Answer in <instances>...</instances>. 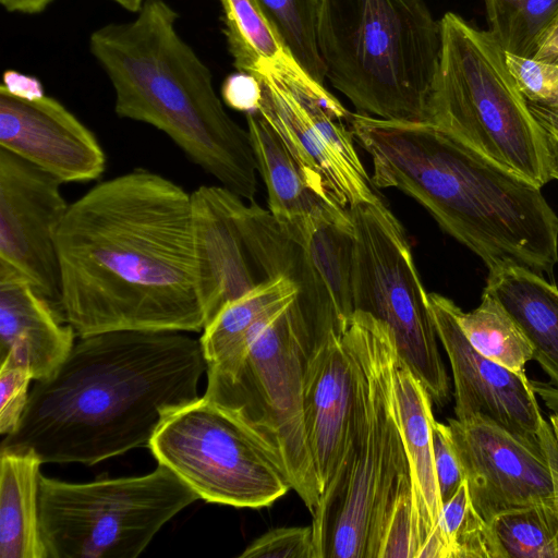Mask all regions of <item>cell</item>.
Returning a JSON list of instances; mask_svg holds the SVG:
<instances>
[{
	"instance_id": "836d02e7",
	"label": "cell",
	"mask_w": 558,
	"mask_h": 558,
	"mask_svg": "<svg viewBox=\"0 0 558 558\" xmlns=\"http://www.w3.org/2000/svg\"><path fill=\"white\" fill-rule=\"evenodd\" d=\"M33 379L28 368L13 364H0V433L5 436L13 433L25 411Z\"/></svg>"
},
{
	"instance_id": "1f68e13d",
	"label": "cell",
	"mask_w": 558,
	"mask_h": 558,
	"mask_svg": "<svg viewBox=\"0 0 558 558\" xmlns=\"http://www.w3.org/2000/svg\"><path fill=\"white\" fill-rule=\"evenodd\" d=\"M507 68L527 101H558V63L505 51Z\"/></svg>"
},
{
	"instance_id": "d590c367",
	"label": "cell",
	"mask_w": 558,
	"mask_h": 558,
	"mask_svg": "<svg viewBox=\"0 0 558 558\" xmlns=\"http://www.w3.org/2000/svg\"><path fill=\"white\" fill-rule=\"evenodd\" d=\"M221 96L223 102L234 110L255 112L260 104L262 87L255 76L239 72L223 81Z\"/></svg>"
},
{
	"instance_id": "f1b7e54d",
	"label": "cell",
	"mask_w": 558,
	"mask_h": 558,
	"mask_svg": "<svg viewBox=\"0 0 558 558\" xmlns=\"http://www.w3.org/2000/svg\"><path fill=\"white\" fill-rule=\"evenodd\" d=\"M492 526L507 558H558V508L554 498L504 512Z\"/></svg>"
},
{
	"instance_id": "4316f807",
	"label": "cell",
	"mask_w": 558,
	"mask_h": 558,
	"mask_svg": "<svg viewBox=\"0 0 558 558\" xmlns=\"http://www.w3.org/2000/svg\"><path fill=\"white\" fill-rule=\"evenodd\" d=\"M454 314L472 347L485 357L525 375V364L533 360V347L507 310L489 293L472 312L457 305Z\"/></svg>"
},
{
	"instance_id": "60d3db41",
	"label": "cell",
	"mask_w": 558,
	"mask_h": 558,
	"mask_svg": "<svg viewBox=\"0 0 558 558\" xmlns=\"http://www.w3.org/2000/svg\"><path fill=\"white\" fill-rule=\"evenodd\" d=\"M535 59L558 63V24L544 41Z\"/></svg>"
},
{
	"instance_id": "5b68a950",
	"label": "cell",
	"mask_w": 558,
	"mask_h": 558,
	"mask_svg": "<svg viewBox=\"0 0 558 558\" xmlns=\"http://www.w3.org/2000/svg\"><path fill=\"white\" fill-rule=\"evenodd\" d=\"M344 330L357 395L348 446L312 513L315 558H378L387 518L411 486L393 393L397 348L389 327L366 312L355 311Z\"/></svg>"
},
{
	"instance_id": "e575fe53",
	"label": "cell",
	"mask_w": 558,
	"mask_h": 558,
	"mask_svg": "<svg viewBox=\"0 0 558 558\" xmlns=\"http://www.w3.org/2000/svg\"><path fill=\"white\" fill-rule=\"evenodd\" d=\"M433 451L438 487L442 504L448 501L464 481L448 424L434 420Z\"/></svg>"
},
{
	"instance_id": "74e56055",
	"label": "cell",
	"mask_w": 558,
	"mask_h": 558,
	"mask_svg": "<svg viewBox=\"0 0 558 558\" xmlns=\"http://www.w3.org/2000/svg\"><path fill=\"white\" fill-rule=\"evenodd\" d=\"M537 436L548 462L554 501L558 508V440L550 422L542 418Z\"/></svg>"
},
{
	"instance_id": "7c38bea8",
	"label": "cell",
	"mask_w": 558,
	"mask_h": 558,
	"mask_svg": "<svg viewBox=\"0 0 558 558\" xmlns=\"http://www.w3.org/2000/svg\"><path fill=\"white\" fill-rule=\"evenodd\" d=\"M191 201L205 326L260 283L293 278L298 246L269 210L223 185H199Z\"/></svg>"
},
{
	"instance_id": "30bf717a",
	"label": "cell",
	"mask_w": 558,
	"mask_h": 558,
	"mask_svg": "<svg viewBox=\"0 0 558 558\" xmlns=\"http://www.w3.org/2000/svg\"><path fill=\"white\" fill-rule=\"evenodd\" d=\"M349 213L354 312H366L389 327L400 359L433 403L442 407L449 400V377L405 230L381 198L350 207Z\"/></svg>"
},
{
	"instance_id": "7a4b0ae2",
	"label": "cell",
	"mask_w": 558,
	"mask_h": 558,
	"mask_svg": "<svg viewBox=\"0 0 558 558\" xmlns=\"http://www.w3.org/2000/svg\"><path fill=\"white\" fill-rule=\"evenodd\" d=\"M206 371L201 341L183 331L80 337L59 368L37 380L1 449L29 450L41 463L92 465L149 447L173 411L199 398Z\"/></svg>"
},
{
	"instance_id": "b9f144b4",
	"label": "cell",
	"mask_w": 558,
	"mask_h": 558,
	"mask_svg": "<svg viewBox=\"0 0 558 558\" xmlns=\"http://www.w3.org/2000/svg\"><path fill=\"white\" fill-rule=\"evenodd\" d=\"M121 5L123 9L137 13L143 7L145 0H112Z\"/></svg>"
},
{
	"instance_id": "52a82bcc",
	"label": "cell",
	"mask_w": 558,
	"mask_h": 558,
	"mask_svg": "<svg viewBox=\"0 0 558 558\" xmlns=\"http://www.w3.org/2000/svg\"><path fill=\"white\" fill-rule=\"evenodd\" d=\"M441 51L426 121L542 187L550 179L543 132L489 32L456 13L439 21Z\"/></svg>"
},
{
	"instance_id": "ffe728a7",
	"label": "cell",
	"mask_w": 558,
	"mask_h": 558,
	"mask_svg": "<svg viewBox=\"0 0 558 558\" xmlns=\"http://www.w3.org/2000/svg\"><path fill=\"white\" fill-rule=\"evenodd\" d=\"M75 336L23 276L0 264V364L24 366L36 381L46 379L65 361Z\"/></svg>"
},
{
	"instance_id": "44dd1931",
	"label": "cell",
	"mask_w": 558,
	"mask_h": 558,
	"mask_svg": "<svg viewBox=\"0 0 558 558\" xmlns=\"http://www.w3.org/2000/svg\"><path fill=\"white\" fill-rule=\"evenodd\" d=\"M245 117L268 210L295 245L303 244L324 221L348 214L349 209L327 202L313 190L276 131L257 111Z\"/></svg>"
},
{
	"instance_id": "603a6c76",
	"label": "cell",
	"mask_w": 558,
	"mask_h": 558,
	"mask_svg": "<svg viewBox=\"0 0 558 558\" xmlns=\"http://www.w3.org/2000/svg\"><path fill=\"white\" fill-rule=\"evenodd\" d=\"M485 292L513 317L536 360L558 388V288L541 274L515 266L489 270Z\"/></svg>"
},
{
	"instance_id": "9c48e42d",
	"label": "cell",
	"mask_w": 558,
	"mask_h": 558,
	"mask_svg": "<svg viewBox=\"0 0 558 558\" xmlns=\"http://www.w3.org/2000/svg\"><path fill=\"white\" fill-rule=\"evenodd\" d=\"M199 496L169 468L142 476L66 483L39 476L47 558H135Z\"/></svg>"
},
{
	"instance_id": "8fae6325",
	"label": "cell",
	"mask_w": 558,
	"mask_h": 558,
	"mask_svg": "<svg viewBox=\"0 0 558 558\" xmlns=\"http://www.w3.org/2000/svg\"><path fill=\"white\" fill-rule=\"evenodd\" d=\"M149 449L199 498L235 508L268 507L292 485L283 468L236 413L203 396L173 411Z\"/></svg>"
},
{
	"instance_id": "484cf974",
	"label": "cell",
	"mask_w": 558,
	"mask_h": 558,
	"mask_svg": "<svg viewBox=\"0 0 558 558\" xmlns=\"http://www.w3.org/2000/svg\"><path fill=\"white\" fill-rule=\"evenodd\" d=\"M219 1L228 49L239 72L253 74L262 65L268 64L311 87H324L298 62L257 0Z\"/></svg>"
},
{
	"instance_id": "cb8c5ba5",
	"label": "cell",
	"mask_w": 558,
	"mask_h": 558,
	"mask_svg": "<svg viewBox=\"0 0 558 558\" xmlns=\"http://www.w3.org/2000/svg\"><path fill=\"white\" fill-rule=\"evenodd\" d=\"M300 292L296 281L280 276L227 304L203 329L199 339L207 371L222 369L245 352L258 331Z\"/></svg>"
},
{
	"instance_id": "5bb4252c",
	"label": "cell",
	"mask_w": 558,
	"mask_h": 558,
	"mask_svg": "<svg viewBox=\"0 0 558 558\" xmlns=\"http://www.w3.org/2000/svg\"><path fill=\"white\" fill-rule=\"evenodd\" d=\"M63 183L0 148V264L23 276L61 315L56 233L69 204Z\"/></svg>"
},
{
	"instance_id": "f546056e",
	"label": "cell",
	"mask_w": 558,
	"mask_h": 558,
	"mask_svg": "<svg viewBox=\"0 0 558 558\" xmlns=\"http://www.w3.org/2000/svg\"><path fill=\"white\" fill-rule=\"evenodd\" d=\"M445 558H507L492 526L475 511L464 480L440 518Z\"/></svg>"
},
{
	"instance_id": "3957f363",
	"label": "cell",
	"mask_w": 558,
	"mask_h": 558,
	"mask_svg": "<svg viewBox=\"0 0 558 558\" xmlns=\"http://www.w3.org/2000/svg\"><path fill=\"white\" fill-rule=\"evenodd\" d=\"M349 124L372 159L373 185L413 198L489 270L553 271L558 217L538 185L427 122L351 112Z\"/></svg>"
},
{
	"instance_id": "83f0119b",
	"label": "cell",
	"mask_w": 558,
	"mask_h": 558,
	"mask_svg": "<svg viewBox=\"0 0 558 558\" xmlns=\"http://www.w3.org/2000/svg\"><path fill=\"white\" fill-rule=\"evenodd\" d=\"M489 33L506 51L535 58L558 24V0H484Z\"/></svg>"
},
{
	"instance_id": "6da1fadb",
	"label": "cell",
	"mask_w": 558,
	"mask_h": 558,
	"mask_svg": "<svg viewBox=\"0 0 558 558\" xmlns=\"http://www.w3.org/2000/svg\"><path fill=\"white\" fill-rule=\"evenodd\" d=\"M61 315L76 336L203 331L192 201L145 168L69 204L56 233Z\"/></svg>"
},
{
	"instance_id": "d4e9b609",
	"label": "cell",
	"mask_w": 558,
	"mask_h": 558,
	"mask_svg": "<svg viewBox=\"0 0 558 558\" xmlns=\"http://www.w3.org/2000/svg\"><path fill=\"white\" fill-rule=\"evenodd\" d=\"M29 450L1 449L0 558H47L39 525V466Z\"/></svg>"
},
{
	"instance_id": "ab89813d",
	"label": "cell",
	"mask_w": 558,
	"mask_h": 558,
	"mask_svg": "<svg viewBox=\"0 0 558 558\" xmlns=\"http://www.w3.org/2000/svg\"><path fill=\"white\" fill-rule=\"evenodd\" d=\"M53 1L54 0H0V3L9 12L37 14L46 10Z\"/></svg>"
},
{
	"instance_id": "d6986e66",
	"label": "cell",
	"mask_w": 558,
	"mask_h": 558,
	"mask_svg": "<svg viewBox=\"0 0 558 558\" xmlns=\"http://www.w3.org/2000/svg\"><path fill=\"white\" fill-rule=\"evenodd\" d=\"M393 393L410 468L417 558H445L440 532L442 501L432 438L433 401L398 352L393 364Z\"/></svg>"
},
{
	"instance_id": "7bdbcfd3",
	"label": "cell",
	"mask_w": 558,
	"mask_h": 558,
	"mask_svg": "<svg viewBox=\"0 0 558 558\" xmlns=\"http://www.w3.org/2000/svg\"><path fill=\"white\" fill-rule=\"evenodd\" d=\"M549 422L553 426V429L555 432V435H556V438L558 440V415L557 414H553L549 418Z\"/></svg>"
},
{
	"instance_id": "8d00e7d4",
	"label": "cell",
	"mask_w": 558,
	"mask_h": 558,
	"mask_svg": "<svg viewBox=\"0 0 558 558\" xmlns=\"http://www.w3.org/2000/svg\"><path fill=\"white\" fill-rule=\"evenodd\" d=\"M526 102L543 132L550 179L558 180V101Z\"/></svg>"
},
{
	"instance_id": "4fadbf2b",
	"label": "cell",
	"mask_w": 558,
	"mask_h": 558,
	"mask_svg": "<svg viewBox=\"0 0 558 558\" xmlns=\"http://www.w3.org/2000/svg\"><path fill=\"white\" fill-rule=\"evenodd\" d=\"M257 112L276 131L313 190L349 209L380 197L355 148L350 111L325 87L315 88L264 64Z\"/></svg>"
},
{
	"instance_id": "e0dca14e",
	"label": "cell",
	"mask_w": 558,
	"mask_h": 558,
	"mask_svg": "<svg viewBox=\"0 0 558 558\" xmlns=\"http://www.w3.org/2000/svg\"><path fill=\"white\" fill-rule=\"evenodd\" d=\"M0 148L62 183L97 180L107 163L96 135L57 99L24 98L1 86Z\"/></svg>"
},
{
	"instance_id": "9a60e30c",
	"label": "cell",
	"mask_w": 558,
	"mask_h": 558,
	"mask_svg": "<svg viewBox=\"0 0 558 558\" xmlns=\"http://www.w3.org/2000/svg\"><path fill=\"white\" fill-rule=\"evenodd\" d=\"M471 502L488 524L499 514L551 499V474L539 439L509 432L482 415L449 418Z\"/></svg>"
},
{
	"instance_id": "f35d334b",
	"label": "cell",
	"mask_w": 558,
	"mask_h": 558,
	"mask_svg": "<svg viewBox=\"0 0 558 558\" xmlns=\"http://www.w3.org/2000/svg\"><path fill=\"white\" fill-rule=\"evenodd\" d=\"M1 87L13 95L24 98H36L45 95L43 85L36 77L24 75L13 70L4 72Z\"/></svg>"
},
{
	"instance_id": "7402d4cb",
	"label": "cell",
	"mask_w": 558,
	"mask_h": 558,
	"mask_svg": "<svg viewBox=\"0 0 558 558\" xmlns=\"http://www.w3.org/2000/svg\"><path fill=\"white\" fill-rule=\"evenodd\" d=\"M298 246V245H296ZM354 231L350 213L320 223L298 246L293 278L310 312L341 329L353 307Z\"/></svg>"
},
{
	"instance_id": "2e32d148",
	"label": "cell",
	"mask_w": 558,
	"mask_h": 558,
	"mask_svg": "<svg viewBox=\"0 0 558 558\" xmlns=\"http://www.w3.org/2000/svg\"><path fill=\"white\" fill-rule=\"evenodd\" d=\"M427 301L453 375L456 418L482 415L513 434L537 438L543 416L526 376L472 347L458 324L453 301L435 292L427 293Z\"/></svg>"
},
{
	"instance_id": "d6a6232c",
	"label": "cell",
	"mask_w": 558,
	"mask_h": 558,
	"mask_svg": "<svg viewBox=\"0 0 558 558\" xmlns=\"http://www.w3.org/2000/svg\"><path fill=\"white\" fill-rule=\"evenodd\" d=\"M240 558H315L313 527H277L260 535Z\"/></svg>"
},
{
	"instance_id": "4dcf8cb0",
	"label": "cell",
	"mask_w": 558,
	"mask_h": 558,
	"mask_svg": "<svg viewBox=\"0 0 558 558\" xmlns=\"http://www.w3.org/2000/svg\"><path fill=\"white\" fill-rule=\"evenodd\" d=\"M283 41L318 83L326 78V69L317 46L319 0H257Z\"/></svg>"
},
{
	"instance_id": "8992f818",
	"label": "cell",
	"mask_w": 558,
	"mask_h": 558,
	"mask_svg": "<svg viewBox=\"0 0 558 558\" xmlns=\"http://www.w3.org/2000/svg\"><path fill=\"white\" fill-rule=\"evenodd\" d=\"M317 46L357 113L426 121L441 26L423 0H319Z\"/></svg>"
},
{
	"instance_id": "ac0fdd59",
	"label": "cell",
	"mask_w": 558,
	"mask_h": 558,
	"mask_svg": "<svg viewBox=\"0 0 558 558\" xmlns=\"http://www.w3.org/2000/svg\"><path fill=\"white\" fill-rule=\"evenodd\" d=\"M344 327L326 333L304 381V427L322 493L348 446L357 395L359 365Z\"/></svg>"
},
{
	"instance_id": "277c9868",
	"label": "cell",
	"mask_w": 558,
	"mask_h": 558,
	"mask_svg": "<svg viewBox=\"0 0 558 558\" xmlns=\"http://www.w3.org/2000/svg\"><path fill=\"white\" fill-rule=\"evenodd\" d=\"M177 19L165 0H145L134 20L92 33L89 50L113 87L114 112L163 132L221 185L254 201L258 171L248 131L226 111Z\"/></svg>"
},
{
	"instance_id": "ba28073f",
	"label": "cell",
	"mask_w": 558,
	"mask_h": 558,
	"mask_svg": "<svg viewBox=\"0 0 558 558\" xmlns=\"http://www.w3.org/2000/svg\"><path fill=\"white\" fill-rule=\"evenodd\" d=\"M330 328L298 295L265 325L231 365L206 371L205 397L245 421L275 454L313 513L322 489L303 418L308 364Z\"/></svg>"
}]
</instances>
